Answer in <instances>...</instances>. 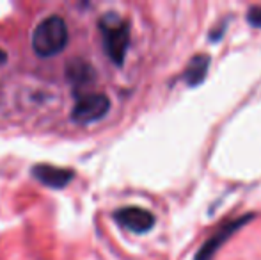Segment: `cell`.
<instances>
[{
	"label": "cell",
	"mask_w": 261,
	"mask_h": 260,
	"mask_svg": "<svg viewBox=\"0 0 261 260\" xmlns=\"http://www.w3.org/2000/svg\"><path fill=\"white\" fill-rule=\"evenodd\" d=\"M247 21L252 27L261 29V6H252L247 11Z\"/></svg>",
	"instance_id": "9c48e42d"
},
{
	"label": "cell",
	"mask_w": 261,
	"mask_h": 260,
	"mask_svg": "<svg viewBox=\"0 0 261 260\" xmlns=\"http://www.w3.org/2000/svg\"><path fill=\"white\" fill-rule=\"evenodd\" d=\"M66 79L73 86L75 94H82L87 93V87L96 80V69L86 59L76 57L66 64Z\"/></svg>",
	"instance_id": "8992f818"
},
{
	"label": "cell",
	"mask_w": 261,
	"mask_h": 260,
	"mask_svg": "<svg viewBox=\"0 0 261 260\" xmlns=\"http://www.w3.org/2000/svg\"><path fill=\"white\" fill-rule=\"evenodd\" d=\"M69 41L68 23L59 14L46 16L32 32V49L39 57H54L66 49Z\"/></svg>",
	"instance_id": "7a4b0ae2"
},
{
	"label": "cell",
	"mask_w": 261,
	"mask_h": 260,
	"mask_svg": "<svg viewBox=\"0 0 261 260\" xmlns=\"http://www.w3.org/2000/svg\"><path fill=\"white\" fill-rule=\"evenodd\" d=\"M114 219L119 226L134 233H148L155 226L156 218L148 208L137 207V205H128L121 207L114 212Z\"/></svg>",
	"instance_id": "5b68a950"
},
{
	"label": "cell",
	"mask_w": 261,
	"mask_h": 260,
	"mask_svg": "<svg viewBox=\"0 0 261 260\" xmlns=\"http://www.w3.org/2000/svg\"><path fill=\"white\" fill-rule=\"evenodd\" d=\"M101 38H103V49L116 66H123L124 57L130 49V21L123 18L119 13H105L98 21Z\"/></svg>",
	"instance_id": "6da1fadb"
},
{
	"label": "cell",
	"mask_w": 261,
	"mask_h": 260,
	"mask_svg": "<svg viewBox=\"0 0 261 260\" xmlns=\"http://www.w3.org/2000/svg\"><path fill=\"white\" fill-rule=\"evenodd\" d=\"M208 68H210V56L206 54H197L192 59L189 61L187 68L181 73V80L187 82V86L196 87L206 79L208 75Z\"/></svg>",
	"instance_id": "ba28073f"
},
{
	"label": "cell",
	"mask_w": 261,
	"mask_h": 260,
	"mask_svg": "<svg viewBox=\"0 0 261 260\" xmlns=\"http://www.w3.org/2000/svg\"><path fill=\"white\" fill-rule=\"evenodd\" d=\"M251 219H254V214H244V216H237V218H229L224 223H220L215 228V232L208 237L203 243V246L197 250L194 260H213V257L217 255V251L226 244V241H229L245 223H249Z\"/></svg>",
	"instance_id": "3957f363"
},
{
	"label": "cell",
	"mask_w": 261,
	"mask_h": 260,
	"mask_svg": "<svg viewBox=\"0 0 261 260\" xmlns=\"http://www.w3.org/2000/svg\"><path fill=\"white\" fill-rule=\"evenodd\" d=\"M32 175L38 178L41 184L48 185L54 189H62L73 180L75 173L71 170H66V168H57L50 166V164H38V166L32 168Z\"/></svg>",
	"instance_id": "52a82bcc"
},
{
	"label": "cell",
	"mask_w": 261,
	"mask_h": 260,
	"mask_svg": "<svg viewBox=\"0 0 261 260\" xmlns=\"http://www.w3.org/2000/svg\"><path fill=\"white\" fill-rule=\"evenodd\" d=\"M110 111V98L105 93L87 91V93L76 94L75 107L71 111V120L80 125L94 123L101 120Z\"/></svg>",
	"instance_id": "277c9868"
},
{
	"label": "cell",
	"mask_w": 261,
	"mask_h": 260,
	"mask_svg": "<svg viewBox=\"0 0 261 260\" xmlns=\"http://www.w3.org/2000/svg\"><path fill=\"white\" fill-rule=\"evenodd\" d=\"M6 61H7V54H6V50L0 49V66L6 64Z\"/></svg>",
	"instance_id": "30bf717a"
}]
</instances>
